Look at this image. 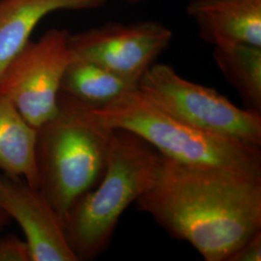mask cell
<instances>
[{
    "label": "cell",
    "instance_id": "6da1fadb",
    "mask_svg": "<svg viewBox=\"0 0 261 261\" xmlns=\"http://www.w3.org/2000/svg\"><path fill=\"white\" fill-rule=\"evenodd\" d=\"M136 202L206 261H227L261 230V176L191 167L162 156L152 185Z\"/></svg>",
    "mask_w": 261,
    "mask_h": 261
},
{
    "label": "cell",
    "instance_id": "7a4b0ae2",
    "mask_svg": "<svg viewBox=\"0 0 261 261\" xmlns=\"http://www.w3.org/2000/svg\"><path fill=\"white\" fill-rule=\"evenodd\" d=\"M113 132L93 108L62 92L56 113L38 128L39 190L62 224L75 200L102 177Z\"/></svg>",
    "mask_w": 261,
    "mask_h": 261
},
{
    "label": "cell",
    "instance_id": "3957f363",
    "mask_svg": "<svg viewBox=\"0 0 261 261\" xmlns=\"http://www.w3.org/2000/svg\"><path fill=\"white\" fill-rule=\"evenodd\" d=\"M161 159L138 135L114 129L102 177L75 200L63 221L77 261L92 260L107 250L122 214L152 185Z\"/></svg>",
    "mask_w": 261,
    "mask_h": 261
},
{
    "label": "cell",
    "instance_id": "277c9868",
    "mask_svg": "<svg viewBox=\"0 0 261 261\" xmlns=\"http://www.w3.org/2000/svg\"><path fill=\"white\" fill-rule=\"evenodd\" d=\"M93 111L112 129L130 130L179 164L261 176L260 147L198 130L160 109L138 87Z\"/></svg>",
    "mask_w": 261,
    "mask_h": 261
},
{
    "label": "cell",
    "instance_id": "5b68a950",
    "mask_svg": "<svg viewBox=\"0 0 261 261\" xmlns=\"http://www.w3.org/2000/svg\"><path fill=\"white\" fill-rule=\"evenodd\" d=\"M138 88L160 109L198 130L261 146V112L243 110L213 88L195 84L166 64H153Z\"/></svg>",
    "mask_w": 261,
    "mask_h": 261
},
{
    "label": "cell",
    "instance_id": "8992f818",
    "mask_svg": "<svg viewBox=\"0 0 261 261\" xmlns=\"http://www.w3.org/2000/svg\"><path fill=\"white\" fill-rule=\"evenodd\" d=\"M69 36L64 29H50L29 41L0 75V94L37 129L57 110L62 76L73 59Z\"/></svg>",
    "mask_w": 261,
    "mask_h": 261
},
{
    "label": "cell",
    "instance_id": "52a82bcc",
    "mask_svg": "<svg viewBox=\"0 0 261 261\" xmlns=\"http://www.w3.org/2000/svg\"><path fill=\"white\" fill-rule=\"evenodd\" d=\"M172 31L156 20L108 22L99 28L70 34L74 58L101 66L116 75L139 83L170 45Z\"/></svg>",
    "mask_w": 261,
    "mask_h": 261
},
{
    "label": "cell",
    "instance_id": "ba28073f",
    "mask_svg": "<svg viewBox=\"0 0 261 261\" xmlns=\"http://www.w3.org/2000/svg\"><path fill=\"white\" fill-rule=\"evenodd\" d=\"M0 211L21 228L31 261H77L59 216L39 189L20 178L0 174Z\"/></svg>",
    "mask_w": 261,
    "mask_h": 261
},
{
    "label": "cell",
    "instance_id": "9c48e42d",
    "mask_svg": "<svg viewBox=\"0 0 261 261\" xmlns=\"http://www.w3.org/2000/svg\"><path fill=\"white\" fill-rule=\"evenodd\" d=\"M186 12L200 38L213 47H261V0H190Z\"/></svg>",
    "mask_w": 261,
    "mask_h": 261
},
{
    "label": "cell",
    "instance_id": "30bf717a",
    "mask_svg": "<svg viewBox=\"0 0 261 261\" xmlns=\"http://www.w3.org/2000/svg\"><path fill=\"white\" fill-rule=\"evenodd\" d=\"M106 0H0V75L29 42L39 21L57 10L99 8Z\"/></svg>",
    "mask_w": 261,
    "mask_h": 261
},
{
    "label": "cell",
    "instance_id": "8fae6325",
    "mask_svg": "<svg viewBox=\"0 0 261 261\" xmlns=\"http://www.w3.org/2000/svg\"><path fill=\"white\" fill-rule=\"evenodd\" d=\"M36 140L37 128L0 94V170L39 189Z\"/></svg>",
    "mask_w": 261,
    "mask_h": 261
},
{
    "label": "cell",
    "instance_id": "7c38bea8",
    "mask_svg": "<svg viewBox=\"0 0 261 261\" xmlns=\"http://www.w3.org/2000/svg\"><path fill=\"white\" fill-rule=\"evenodd\" d=\"M138 84L101 66L73 57L62 76L60 92L93 109H101L124 92L138 87Z\"/></svg>",
    "mask_w": 261,
    "mask_h": 261
},
{
    "label": "cell",
    "instance_id": "4fadbf2b",
    "mask_svg": "<svg viewBox=\"0 0 261 261\" xmlns=\"http://www.w3.org/2000/svg\"><path fill=\"white\" fill-rule=\"evenodd\" d=\"M213 57L247 110L261 112V47L244 44L214 47Z\"/></svg>",
    "mask_w": 261,
    "mask_h": 261
},
{
    "label": "cell",
    "instance_id": "5bb4252c",
    "mask_svg": "<svg viewBox=\"0 0 261 261\" xmlns=\"http://www.w3.org/2000/svg\"><path fill=\"white\" fill-rule=\"evenodd\" d=\"M0 261H31L28 243L9 235L0 240Z\"/></svg>",
    "mask_w": 261,
    "mask_h": 261
},
{
    "label": "cell",
    "instance_id": "9a60e30c",
    "mask_svg": "<svg viewBox=\"0 0 261 261\" xmlns=\"http://www.w3.org/2000/svg\"><path fill=\"white\" fill-rule=\"evenodd\" d=\"M261 230L255 232L229 256L227 261H260Z\"/></svg>",
    "mask_w": 261,
    "mask_h": 261
},
{
    "label": "cell",
    "instance_id": "2e32d148",
    "mask_svg": "<svg viewBox=\"0 0 261 261\" xmlns=\"http://www.w3.org/2000/svg\"><path fill=\"white\" fill-rule=\"evenodd\" d=\"M123 1L128 2V3H130V4H139V3H142V2H144L146 0H123Z\"/></svg>",
    "mask_w": 261,
    "mask_h": 261
}]
</instances>
